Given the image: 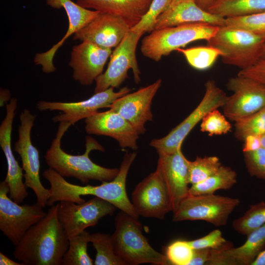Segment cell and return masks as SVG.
<instances>
[{
	"label": "cell",
	"mask_w": 265,
	"mask_h": 265,
	"mask_svg": "<svg viewBox=\"0 0 265 265\" xmlns=\"http://www.w3.org/2000/svg\"><path fill=\"white\" fill-rule=\"evenodd\" d=\"M136 157V153H127L124 156L117 175L112 180L102 182L99 186H80L67 182L63 177L51 168L43 172V177L50 183L51 196L47 205L52 206L56 202L68 201L77 204L85 202L81 196L90 195L105 200L116 208L132 217L139 215L129 200L126 189V183L129 169Z\"/></svg>",
	"instance_id": "cell-1"
},
{
	"label": "cell",
	"mask_w": 265,
	"mask_h": 265,
	"mask_svg": "<svg viewBox=\"0 0 265 265\" xmlns=\"http://www.w3.org/2000/svg\"><path fill=\"white\" fill-rule=\"evenodd\" d=\"M58 203L31 227L14 250L13 256L24 265H62L69 238L58 216Z\"/></svg>",
	"instance_id": "cell-2"
},
{
	"label": "cell",
	"mask_w": 265,
	"mask_h": 265,
	"mask_svg": "<svg viewBox=\"0 0 265 265\" xmlns=\"http://www.w3.org/2000/svg\"><path fill=\"white\" fill-rule=\"evenodd\" d=\"M71 125L69 122H60L55 137L44 156L49 167L64 178H75L82 184H86L90 180L104 182L114 179L119 169L101 166L90 159L91 151H104V147L94 138L89 136L86 137L85 151L82 155H71L62 150L61 139Z\"/></svg>",
	"instance_id": "cell-3"
},
{
	"label": "cell",
	"mask_w": 265,
	"mask_h": 265,
	"mask_svg": "<svg viewBox=\"0 0 265 265\" xmlns=\"http://www.w3.org/2000/svg\"><path fill=\"white\" fill-rule=\"evenodd\" d=\"M111 237L115 252L126 265H170L165 255L149 244L138 219L122 211L115 218V231Z\"/></svg>",
	"instance_id": "cell-4"
},
{
	"label": "cell",
	"mask_w": 265,
	"mask_h": 265,
	"mask_svg": "<svg viewBox=\"0 0 265 265\" xmlns=\"http://www.w3.org/2000/svg\"><path fill=\"white\" fill-rule=\"evenodd\" d=\"M219 27L208 23H195L155 29L142 39L140 50L144 56L157 62L163 56L189 43L208 41Z\"/></svg>",
	"instance_id": "cell-5"
},
{
	"label": "cell",
	"mask_w": 265,
	"mask_h": 265,
	"mask_svg": "<svg viewBox=\"0 0 265 265\" xmlns=\"http://www.w3.org/2000/svg\"><path fill=\"white\" fill-rule=\"evenodd\" d=\"M207 42L221 52L223 63L241 70L261 58L265 38L247 30L225 25L219 26Z\"/></svg>",
	"instance_id": "cell-6"
},
{
	"label": "cell",
	"mask_w": 265,
	"mask_h": 265,
	"mask_svg": "<svg viewBox=\"0 0 265 265\" xmlns=\"http://www.w3.org/2000/svg\"><path fill=\"white\" fill-rule=\"evenodd\" d=\"M239 203L238 198L214 194L188 195L173 212V220H202L217 227L225 226Z\"/></svg>",
	"instance_id": "cell-7"
},
{
	"label": "cell",
	"mask_w": 265,
	"mask_h": 265,
	"mask_svg": "<svg viewBox=\"0 0 265 265\" xmlns=\"http://www.w3.org/2000/svg\"><path fill=\"white\" fill-rule=\"evenodd\" d=\"M227 96L213 80L205 83V92L196 107L166 135L151 140L150 145L158 153L171 154L182 147L183 142L194 127L211 111L222 107Z\"/></svg>",
	"instance_id": "cell-8"
},
{
	"label": "cell",
	"mask_w": 265,
	"mask_h": 265,
	"mask_svg": "<svg viewBox=\"0 0 265 265\" xmlns=\"http://www.w3.org/2000/svg\"><path fill=\"white\" fill-rule=\"evenodd\" d=\"M20 124L18 128V138L14 144V151L21 157L24 171L25 186L34 192L37 202L43 207L47 205L51 196L50 189L45 188L40 179L39 151L31 139V131L36 115L28 109H24L20 115Z\"/></svg>",
	"instance_id": "cell-9"
},
{
	"label": "cell",
	"mask_w": 265,
	"mask_h": 265,
	"mask_svg": "<svg viewBox=\"0 0 265 265\" xmlns=\"http://www.w3.org/2000/svg\"><path fill=\"white\" fill-rule=\"evenodd\" d=\"M7 183H0V230L15 246L33 225L47 214L38 202L20 205L8 197Z\"/></svg>",
	"instance_id": "cell-10"
},
{
	"label": "cell",
	"mask_w": 265,
	"mask_h": 265,
	"mask_svg": "<svg viewBox=\"0 0 265 265\" xmlns=\"http://www.w3.org/2000/svg\"><path fill=\"white\" fill-rule=\"evenodd\" d=\"M143 34L130 30L121 42L112 51L106 71L95 80L94 92L103 91L108 88H118L128 78L132 69L135 83L140 81V71L136 56L138 41Z\"/></svg>",
	"instance_id": "cell-11"
},
{
	"label": "cell",
	"mask_w": 265,
	"mask_h": 265,
	"mask_svg": "<svg viewBox=\"0 0 265 265\" xmlns=\"http://www.w3.org/2000/svg\"><path fill=\"white\" fill-rule=\"evenodd\" d=\"M227 87L233 93L227 97L222 108L230 120L236 122L265 107V85L262 83L237 75L228 80Z\"/></svg>",
	"instance_id": "cell-12"
},
{
	"label": "cell",
	"mask_w": 265,
	"mask_h": 265,
	"mask_svg": "<svg viewBox=\"0 0 265 265\" xmlns=\"http://www.w3.org/2000/svg\"><path fill=\"white\" fill-rule=\"evenodd\" d=\"M116 207L98 197L77 204L68 201L58 203L59 220L69 238L95 226L103 217L112 215Z\"/></svg>",
	"instance_id": "cell-13"
},
{
	"label": "cell",
	"mask_w": 265,
	"mask_h": 265,
	"mask_svg": "<svg viewBox=\"0 0 265 265\" xmlns=\"http://www.w3.org/2000/svg\"><path fill=\"white\" fill-rule=\"evenodd\" d=\"M132 199L139 216L163 219L173 211L167 187L157 168L137 184L132 193Z\"/></svg>",
	"instance_id": "cell-14"
},
{
	"label": "cell",
	"mask_w": 265,
	"mask_h": 265,
	"mask_svg": "<svg viewBox=\"0 0 265 265\" xmlns=\"http://www.w3.org/2000/svg\"><path fill=\"white\" fill-rule=\"evenodd\" d=\"M131 89L127 87L115 92L114 88L95 93L89 98L76 102L39 101L36 105L40 111L59 110L62 113L53 117L54 122H67L72 125L79 121L86 119L102 108H108L118 98L130 93Z\"/></svg>",
	"instance_id": "cell-15"
},
{
	"label": "cell",
	"mask_w": 265,
	"mask_h": 265,
	"mask_svg": "<svg viewBox=\"0 0 265 265\" xmlns=\"http://www.w3.org/2000/svg\"><path fill=\"white\" fill-rule=\"evenodd\" d=\"M159 79L152 84L115 100L108 108L118 113L137 131L139 134L146 131V122L152 121L151 104L161 85Z\"/></svg>",
	"instance_id": "cell-16"
},
{
	"label": "cell",
	"mask_w": 265,
	"mask_h": 265,
	"mask_svg": "<svg viewBox=\"0 0 265 265\" xmlns=\"http://www.w3.org/2000/svg\"><path fill=\"white\" fill-rule=\"evenodd\" d=\"M17 100L13 98L6 104V115L0 126V146L5 155L7 172L4 181L7 183L10 197L18 204L27 197V187L23 181L24 173L16 159L11 147V133Z\"/></svg>",
	"instance_id": "cell-17"
},
{
	"label": "cell",
	"mask_w": 265,
	"mask_h": 265,
	"mask_svg": "<svg viewBox=\"0 0 265 265\" xmlns=\"http://www.w3.org/2000/svg\"><path fill=\"white\" fill-rule=\"evenodd\" d=\"M130 29V26L121 18L99 11L91 20L73 35V39L112 49L121 42Z\"/></svg>",
	"instance_id": "cell-18"
},
{
	"label": "cell",
	"mask_w": 265,
	"mask_h": 265,
	"mask_svg": "<svg viewBox=\"0 0 265 265\" xmlns=\"http://www.w3.org/2000/svg\"><path fill=\"white\" fill-rule=\"evenodd\" d=\"M112 52L92 43L82 41L74 46L69 65L72 68L73 78L82 85H90L103 74L104 66Z\"/></svg>",
	"instance_id": "cell-19"
},
{
	"label": "cell",
	"mask_w": 265,
	"mask_h": 265,
	"mask_svg": "<svg viewBox=\"0 0 265 265\" xmlns=\"http://www.w3.org/2000/svg\"><path fill=\"white\" fill-rule=\"evenodd\" d=\"M85 130L89 134L105 135L117 140L123 149L138 148L139 134L121 115L109 108L97 112L85 119Z\"/></svg>",
	"instance_id": "cell-20"
},
{
	"label": "cell",
	"mask_w": 265,
	"mask_h": 265,
	"mask_svg": "<svg viewBox=\"0 0 265 265\" xmlns=\"http://www.w3.org/2000/svg\"><path fill=\"white\" fill-rule=\"evenodd\" d=\"M181 147L171 154L158 153L157 168L167 187L173 212L180 202L188 195V161Z\"/></svg>",
	"instance_id": "cell-21"
},
{
	"label": "cell",
	"mask_w": 265,
	"mask_h": 265,
	"mask_svg": "<svg viewBox=\"0 0 265 265\" xmlns=\"http://www.w3.org/2000/svg\"><path fill=\"white\" fill-rule=\"evenodd\" d=\"M195 23L221 26L226 25V18L201 8L195 1L181 0L170 3L157 19L154 30Z\"/></svg>",
	"instance_id": "cell-22"
},
{
	"label": "cell",
	"mask_w": 265,
	"mask_h": 265,
	"mask_svg": "<svg viewBox=\"0 0 265 265\" xmlns=\"http://www.w3.org/2000/svg\"><path fill=\"white\" fill-rule=\"evenodd\" d=\"M46 2L53 8H63L69 22L68 29L63 38L49 50L37 54L38 62L44 68L51 69L54 67L53 58L58 49L67 39L83 27L99 11L85 8L71 0H46Z\"/></svg>",
	"instance_id": "cell-23"
},
{
	"label": "cell",
	"mask_w": 265,
	"mask_h": 265,
	"mask_svg": "<svg viewBox=\"0 0 265 265\" xmlns=\"http://www.w3.org/2000/svg\"><path fill=\"white\" fill-rule=\"evenodd\" d=\"M153 0H77L76 3L88 9L118 16L131 29L148 11Z\"/></svg>",
	"instance_id": "cell-24"
},
{
	"label": "cell",
	"mask_w": 265,
	"mask_h": 265,
	"mask_svg": "<svg viewBox=\"0 0 265 265\" xmlns=\"http://www.w3.org/2000/svg\"><path fill=\"white\" fill-rule=\"evenodd\" d=\"M265 246V224L247 235L245 242L238 247L232 246L226 253L234 265H251Z\"/></svg>",
	"instance_id": "cell-25"
},
{
	"label": "cell",
	"mask_w": 265,
	"mask_h": 265,
	"mask_svg": "<svg viewBox=\"0 0 265 265\" xmlns=\"http://www.w3.org/2000/svg\"><path fill=\"white\" fill-rule=\"evenodd\" d=\"M224 18L250 15L265 11V0H215L206 9Z\"/></svg>",
	"instance_id": "cell-26"
},
{
	"label": "cell",
	"mask_w": 265,
	"mask_h": 265,
	"mask_svg": "<svg viewBox=\"0 0 265 265\" xmlns=\"http://www.w3.org/2000/svg\"><path fill=\"white\" fill-rule=\"evenodd\" d=\"M237 182V173L229 166L222 165L214 174L189 188L188 195L214 194L218 190H227Z\"/></svg>",
	"instance_id": "cell-27"
},
{
	"label": "cell",
	"mask_w": 265,
	"mask_h": 265,
	"mask_svg": "<svg viewBox=\"0 0 265 265\" xmlns=\"http://www.w3.org/2000/svg\"><path fill=\"white\" fill-rule=\"evenodd\" d=\"M90 234L84 231L69 238V246L62 259V265H92L87 253Z\"/></svg>",
	"instance_id": "cell-28"
},
{
	"label": "cell",
	"mask_w": 265,
	"mask_h": 265,
	"mask_svg": "<svg viewBox=\"0 0 265 265\" xmlns=\"http://www.w3.org/2000/svg\"><path fill=\"white\" fill-rule=\"evenodd\" d=\"M89 241L96 251L94 265H126L115 252L111 235L101 233L90 234Z\"/></svg>",
	"instance_id": "cell-29"
},
{
	"label": "cell",
	"mask_w": 265,
	"mask_h": 265,
	"mask_svg": "<svg viewBox=\"0 0 265 265\" xmlns=\"http://www.w3.org/2000/svg\"><path fill=\"white\" fill-rule=\"evenodd\" d=\"M176 51L184 55L191 67L199 70L210 68L218 56L222 54L219 50L209 45L187 49L179 48Z\"/></svg>",
	"instance_id": "cell-30"
},
{
	"label": "cell",
	"mask_w": 265,
	"mask_h": 265,
	"mask_svg": "<svg viewBox=\"0 0 265 265\" xmlns=\"http://www.w3.org/2000/svg\"><path fill=\"white\" fill-rule=\"evenodd\" d=\"M222 166L216 156L197 157L194 160L188 161L189 184L201 182L217 172Z\"/></svg>",
	"instance_id": "cell-31"
},
{
	"label": "cell",
	"mask_w": 265,
	"mask_h": 265,
	"mask_svg": "<svg viewBox=\"0 0 265 265\" xmlns=\"http://www.w3.org/2000/svg\"><path fill=\"white\" fill-rule=\"evenodd\" d=\"M265 224V202L251 205L244 214L235 219L232 227L237 233L247 236Z\"/></svg>",
	"instance_id": "cell-32"
},
{
	"label": "cell",
	"mask_w": 265,
	"mask_h": 265,
	"mask_svg": "<svg viewBox=\"0 0 265 265\" xmlns=\"http://www.w3.org/2000/svg\"><path fill=\"white\" fill-rule=\"evenodd\" d=\"M235 137L242 141L248 135L265 134V107L235 122Z\"/></svg>",
	"instance_id": "cell-33"
},
{
	"label": "cell",
	"mask_w": 265,
	"mask_h": 265,
	"mask_svg": "<svg viewBox=\"0 0 265 265\" xmlns=\"http://www.w3.org/2000/svg\"><path fill=\"white\" fill-rule=\"evenodd\" d=\"M226 25L247 30L265 38V11L245 16L226 18Z\"/></svg>",
	"instance_id": "cell-34"
},
{
	"label": "cell",
	"mask_w": 265,
	"mask_h": 265,
	"mask_svg": "<svg viewBox=\"0 0 265 265\" xmlns=\"http://www.w3.org/2000/svg\"><path fill=\"white\" fill-rule=\"evenodd\" d=\"M171 2V0H153L147 13L130 30L142 34L152 32L154 29L157 19L168 8Z\"/></svg>",
	"instance_id": "cell-35"
},
{
	"label": "cell",
	"mask_w": 265,
	"mask_h": 265,
	"mask_svg": "<svg viewBox=\"0 0 265 265\" xmlns=\"http://www.w3.org/2000/svg\"><path fill=\"white\" fill-rule=\"evenodd\" d=\"M232 129V125L226 117L217 109L209 112L202 120L200 130L207 132L209 135H222L228 133Z\"/></svg>",
	"instance_id": "cell-36"
},
{
	"label": "cell",
	"mask_w": 265,
	"mask_h": 265,
	"mask_svg": "<svg viewBox=\"0 0 265 265\" xmlns=\"http://www.w3.org/2000/svg\"><path fill=\"white\" fill-rule=\"evenodd\" d=\"M193 252L188 240H177L167 246L165 255L170 265H189Z\"/></svg>",
	"instance_id": "cell-37"
},
{
	"label": "cell",
	"mask_w": 265,
	"mask_h": 265,
	"mask_svg": "<svg viewBox=\"0 0 265 265\" xmlns=\"http://www.w3.org/2000/svg\"><path fill=\"white\" fill-rule=\"evenodd\" d=\"M246 169L252 177L265 180V148L243 152Z\"/></svg>",
	"instance_id": "cell-38"
},
{
	"label": "cell",
	"mask_w": 265,
	"mask_h": 265,
	"mask_svg": "<svg viewBox=\"0 0 265 265\" xmlns=\"http://www.w3.org/2000/svg\"><path fill=\"white\" fill-rule=\"evenodd\" d=\"M227 241L222 237L221 231L215 229L201 238L188 240V242L193 249H197L217 248L222 246Z\"/></svg>",
	"instance_id": "cell-39"
},
{
	"label": "cell",
	"mask_w": 265,
	"mask_h": 265,
	"mask_svg": "<svg viewBox=\"0 0 265 265\" xmlns=\"http://www.w3.org/2000/svg\"><path fill=\"white\" fill-rule=\"evenodd\" d=\"M238 75L253 79L265 85V60L259 59L252 66L240 70Z\"/></svg>",
	"instance_id": "cell-40"
},
{
	"label": "cell",
	"mask_w": 265,
	"mask_h": 265,
	"mask_svg": "<svg viewBox=\"0 0 265 265\" xmlns=\"http://www.w3.org/2000/svg\"><path fill=\"white\" fill-rule=\"evenodd\" d=\"M212 248L194 249L192 258L189 265H207L209 262Z\"/></svg>",
	"instance_id": "cell-41"
},
{
	"label": "cell",
	"mask_w": 265,
	"mask_h": 265,
	"mask_svg": "<svg viewBox=\"0 0 265 265\" xmlns=\"http://www.w3.org/2000/svg\"><path fill=\"white\" fill-rule=\"evenodd\" d=\"M242 152L254 151L262 147L260 137L248 135L243 140Z\"/></svg>",
	"instance_id": "cell-42"
},
{
	"label": "cell",
	"mask_w": 265,
	"mask_h": 265,
	"mask_svg": "<svg viewBox=\"0 0 265 265\" xmlns=\"http://www.w3.org/2000/svg\"><path fill=\"white\" fill-rule=\"evenodd\" d=\"M0 265H24L22 263H19L9 258L2 252H0Z\"/></svg>",
	"instance_id": "cell-43"
},
{
	"label": "cell",
	"mask_w": 265,
	"mask_h": 265,
	"mask_svg": "<svg viewBox=\"0 0 265 265\" xmlns=\"http://www.w3.org/2000/svg\"><path fill=\"white\" fill-rule=\"evenodd\" d=\"M251 265H265V249L258 255Z\"/></svg>",
	"instance_id": "cell-44"
},
{
	"label": "cell",
	"mask_w": 265,
	"mask_h": 265,
	"mask_svg": "<svg viewBox=\"0 0 265 265\" xmlns=\"http://www.w3.org/2000/svg\"><path fill=\"white\" fill-rule=\"evenodd\" d=\"M10 98V94L7 89H0V106H3L4 103L7 102Z\"/></svg>",
	"instance_id": "cell-45"
},
{
	"label": "cell",
	"mask_w": 265,
	"mask_h": 265,
	"mask_svg": "<svg viewBox=\"0 0 265 265\" xmlns=\"http://www.w3.org/2000/svg\"><path fill=\"white\" fill-rule=\"evenodd\" d=\"M214 0H197L196 3L200 7L206 10Z\"/></svg>",
	"instance_id": "cell-46"
},
{
	"label": "cell",
	"mask_w": 265,
	"mask_h": 265,
	"mask_svg": "<svg viewBox=\"0 0 265 265\" xmlns=\"http://www.w3.org/2000/svg\"><path fill=\"white\" fill-rule=\"evenodd\" d=\"M262 146L265 148V134L260 137Z\"/></svg>",
	"instance_id": "cell-47"
},
{
	"label": "cell",
	"mask_w": 265,
	"mask_h": 265,
	"mask_svg": "<svg viewBox=\"0 0 265 265\" xmlns=\"http://www.w3.org/2000/svg\"><path fill=\"white\" fill-rule=\"evenodd\" d=\"M260 59H263L265 60V42L264 46H263V50H262V54H261Z\"/></svg>",
	"instance_id": "cell-48"
},
{
	"label": "cell",
	"mask_w": 265,
	"mask_h": 265,
	"mask_svg": "<svg viewBox=\"0 0 265 265\" xmlns=\"http://www.w3.org/2000/svg\"><path fill=\"white\" fill-rule=\"evenodd\" d=\"M181 0H171V3L179 1H181ZM193 0L196 2L197 0Z\"/></svg>",
	"instance_id": "cell-49"
}]
</instances>
